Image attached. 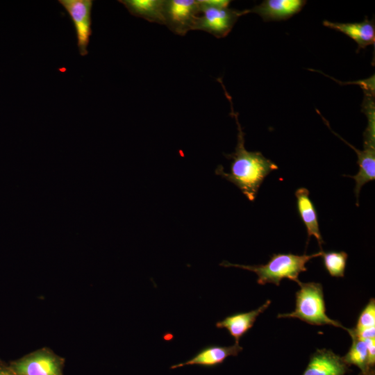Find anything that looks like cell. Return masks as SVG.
I'll return each instance as SVG.
<instances>
[{
	"label": "cell",
	"instance_id": "cell-1",
	"mask_svg": "<svg viewBox=\"0 0 375 375\" xmlns=\"http://www.w3.org/2000/svg\"><path fill=\"white\" fill-rule=\"evenodd\" d=\"M217 81L224 89L231 106V115L234 118L238 128V141L233 153L225 155L231 160L230 172H226L222 165H218L215 174L233 183L251 201L255 200L258 190L267 176L278 167L261 152L247 151L244 146V133L239 122L238 113L235 112L231 96L226 91L222 78Z\"/></svg>",
	"mask_w": 375,
	"mask_h": 375
},
{
	"label": "cell",
	"instance_id": "cell-2",
	"mask_svg": "<svg viewBox=\"0 0 375 375\" xmlns=\"http://www.w3.org/2000/svg\"><path fill=\"white\" fill-rule=\"evenodd\" d=\"M322 250L311 255H296L289 253H274L265 265H246L223 261L220 265L226 267H234L254 272L257 283L260 285L273 283L278 286L282 279L288 278L296 283L300 281V273L307 271L306 263L312 258L322 256Z\"/></svg>",
	"mask_w": 375,
	"mask_h": 375
},
{
	"label": "cell",
	"instance_id": "cell-3",
	"mask_svg": "<svg viewBox=\"0 0 375 375\" xmlns=\"http://www.w3.org/2000/svg\"><path fill=\"white\" fill-rule=\"evenodd\" d=\"M297 284L300 288L296 292L294 310L278 314V318H297L311 325H331L349 331V328L326 315L323 288L320 283L299 281Z\"/></svg>",
	"mask_w": 375,
	"mask_h": 375
},
{
	"label": "cell",
	"instance_id": "cell-4",
	"mask_svg": "<svg viewBox=\"0 0 375 375\" xmlns=\"http://www.w3.org/2000/svg\"><path fill=\"white\" fill-rule=\"evenodd\" d=\"M231 1L199 0L200 13L195 30L208 32L217 38L226 37L238 18L249 13V10L228 8Z\"/></svg>",
	"mask_w": 375,
	"mask_h": 375
},
{
	"label": "cell",
	"instance_id": "cell-5",
	"mask_svg": "<svg viewBox=\"0 0 375 375\" xmlns=\"http://www.w3.org/2000/svg\"><path fill=\"white\" fill-rule=\"evenodd\" d=\"M199 13V0H164V25L177 35L195 30Z\"/></svg>",
	"mask_w": 375,
	"mask_h": 375
},
{
	"label": "cell",
	"instance_id": "cell-6",
	"mask_svg": "<svg viewBox=\"0 0 375 375\" xmlns=\"http://www.w3.org/2000/svg\"><path fill=\"white\" fill-rule=\"evenodd\" d=\"M69 14L76 32L81 56L88 55V46L92 34L91 12L92 0H59Z\"/></svg>",
	"mask_w": 375,
	"mask_h": 375
},
{
	"label": "cell",
	"instance_id": "cell-7",
	"mask_svg": "<svg viewBox=\"0 0 375 375\" xmlns=\"http://www.w3.org/2000/svg\"><path fill=\"white\" fill-rule=\"evenodd\" d=\"M242 349L243 348L236 343L231 346L209 345L201 349L190 359L172 365L170 369L191 365H198L207 369L214 368L223 364L228 357L237 356Z\"/></svg>",
	"mask_w": 375,
	"mask_h": 375
},
{
	"label": "cell",
	"instance_id": "cell-8",
	"mask_svg": "<svg viewBox=\"0 0 375 375\" xmlns=\"http://www.w3.org/2000/svg\"><path fill=\"white\" fill-rule=\"evenodd\" d=\"M349 366L342 356L330 349H317L311 356L301 375H345Z\"/></svg>",
	"mask_w": 375,
	"mask_h": 375
},
{
	"label": "cell",
	"instance_id": "cell-9",
	"mask_svg": "<svg viewBox=\"0 0 375 375\" xmlns=\"http://www.w3.org/2000/svg\"><path fill=\"white\" fill-rule=\"evenodd\" d=\"M304 0H265L249 10L260 16L264 21H281L290 18L301 10Z\"/></svg>",
	"mask_w": 375,
	"mask_h": 375
},
{
	"label": "cell",
	"instance_id": "cell-10",
	"mask_svg": "<svg viewBox=\"0 0 375 375\" xmlns=\"http://www.w3.org/2000/svg\"><path fill=\"white\" fill-rule=\"evenodd\" d=\"M271 301L267 300L265 303L255 310L249 312H238L226 317L216 323L218 328H225L239 344L240 340L253 327L258 317L270 305Z\"/></svg>",
	"mask_w": 375,
	"mask_h": 375
},
{
	"label": "cell",
	"instance_id": "cell-11",
	"mask_svg": "<svg viewBox=\"0 0 375 375\" xmlns=\"http://www.w3.org/2000/svg\"><path fill=\"white\" fill-rule=\"evenodd\" d=\"M323 25L337 31H340L358 44V51L369 45L375 44V24L374 20L366 17L362 22L354 23L332 22L328 20L323 22Z\"/></svg>",
	"mask_w": 375,
	"mask_h": 375
},
{
	"label": "cell",
	"instance_id": "cell-12",
	"mask_svg": "<svg viewBox=\"0 0 375 375\" xmlns=\"http://www.w3.org/2000/svg\"><path fill=\"white\" fill-rule=\"evenodd\" d=\"M330 130L347 144L353 149L358 156L357 163L359 165V171L354 176H346L355 180L354 192L356 198V206H358L359 194L362 186L367 183L375 179V148H365L359 150L344 140L341 136L335 133L328 122H325Z\"/></svg>",
	"mask_w": 375,
	"mask_h": 375
},
{
	"label": "cell",
	"instance_id": "cell-13",
	"mask_svg": "<svg viewBox=\"0 0 375 375\" xmlns=\"http://www.w3.org/2000/svg\"><path fill=\"white\" fill-rule=\"evenodd\" d=\"M309 190L305 188H298L295 191L297 211L306 228L307 244L310 238L314 236L318 242L320 249L322 250V245L324 244V240L319 230L317 212L314 203L309 197Z\"/></svg>",
	"mask_w": 375,
	"mask_h": 375
},
{
	"label": "cell",
	"instance_id": "cell-14",
	"mask_svg": "<svg viewBox=\"0 0 375 375\" xmlns=\"http://www.w3.org/2000/svg\"><path fill=\"white\" fill-rule=\"evenodd\" d=\"M15 368L19 375H60L57 361L44 353L26 358L18 362Z\"/></svg>",
	"mask_w": 375,
	"mask_h": 375
},
{
	"label": "cell",
	"instance_id": "cell-15",
	"mask_svg": "<svg viewBox=\"0 0 375 375\" xmlns=\"http://www.w3.org/2000/svg\"><path fill=\"white\" fill-rule=\"evenodd\" d=\"M133 15L164 25V0H120Z\"/></svg>",
	"mask_w": 375,
	"mask_h": 375
},
{
	"label": "cell",
	"instance_id": "cell-16",
	"mask_svg": "<svg viewBox=\"0 0 375 375\" xmlns=\"http://www.w3.org/2000/svg\"><path fill=\"white\" fill-rule=\"evenodd\" d=\"M348 333L365 340L375 338V300L370 299L367 304L360 312L357 324Z\"/></svg>",
	"mask_w": 375,
	"mask_h": 375
},
{
	"label": "cell",
	"instance_id": "cell-17",
	"mask_svg": "<svg viewBox=\"0 0 375 375\" xmlns=\"http://www.w3.org/2000/svg\"><path fill=\"white\" fill-rule=\"evenodd\" d=\"M352 339V344L348 352L342 356L344 361L349 366L356 365L360 372H365L369 368V354L367 345L364 340L357 338L353 334L349 335Z\"/></svg>",
	"mask_w": 375,
	"mask_h": 375
},
{
	"label": "cell",
	"instance_id": "cell-18",
	"mask_svg": "<svg viewBox=\"0 0 375 375\" xmlns=\"http://www.w3.org/2000/svg\"><path fill=\"white\" fill-rule=\"evenodd\" d=\"M325 269L333 277L342 278L347 265L348 254L344 251H322V256Z\"/></svg>",
	"mask_w": 375,
	"mask_h": 375
},
{
	"label": "cell",
	"instance_id": "cell-19",
	"mask_svg": "<svg viewBox=\"0 0 375 375\" xmlns=\"http://www.w3.org/2000/svg\"><path fill=\"white\" fill-rule=\"evenodd\" d=\"M358 375H375L374 367L369 368L365 372H360Z\"/></svg>",
	"mask_w": 375,
	"mask_h": 375
},
{
	"label": "cell",
	"instance_id": "cell-20",
	"mask_svg": "<svg viewBox=\"0 0 375 375\" xmlns=\"http://www.w3.org/2000/svg\"><path fill=\"white\" fill-rule=\"evenodd\" d=\"M0 375H8V374L1 372H0Z\"/></svg>",
	"mask_w": 375,
	"mask_h": 375
}]
</instances>
